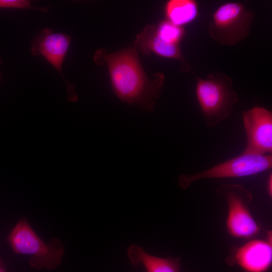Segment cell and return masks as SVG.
<instances>
[{
  "label": "cell",
  "mask_w": 272,
  "mask_h": 272,
  "mask_svg": "<svg viewBox=\"0 0 272 272\" xmlns=\"http://www.w3.org/2000/svg\"><path fill=\"white\" fill-rule=\"evenodd\" d=\"M267 192L269 197L272 196V175L270 174L267 180Z\"/></svg>",
  "instance_id": "15"
},
{
  "label": "cell",
  "mask_w": 272,
  "mask_h": 272,
  "mask_svg": "<svg viewBox=\"0 0 272 272\" xmlns=\"http://www.w3.org/2000/svg\"><path fill=\"white\" fill-rule=\"evenodd\" d=\"M217 193L227 201L226 227L231 236L250 240L259 234L261 227L250 212L252 195L248 189L240 184L226 183L217 188Z\"/></svg>",
  "instance_id": "4"
},
{
  "label": "cell",
  "mask_w": 272,
  "mask_h": 272,
  "mask_svg": "<svg viewBox=\"0 0 272 272\" xmlns=\"http://www.w3.org/2000/svg\"><path fill=\"white\" fill-rule=\"evenodd\" d=\"M0 8L11 9H36L46 12L42 8H36L31 5V2L26 0H0Z\"/></svg>",
  "instance_id": "14"
},
{
  "label": "cell",
  "mask_w": 272,
  "mask_h": 272,
  "mask_svg": "<svg viewBox=\"0 0 272 272\" xmlns=\"http://www.w3.org/2000/svg\"><path fill=\"white\" fill-rule=\"evenodd\" d=\"M164 14L167 20L183 27L197 18L198 3L195 0H170L165 5Z\"/></svg>",
  "instance_id": "12"
},
{
  "label": "cell",
  "mask_w": 272,
  "mask_h": 272,
  "mask_svg": "<svg viewBox=\"0 0 272 272\" xmlns=\"http://www.w3.org/2000/svg\"><path fill=\"white\" fill-rule=\"evenodd\" d=\"M71 41V38L67 34L54 33L51 29L45 28L32 41L31 53L34 55H41L52 65L63 78L72 94V99H75L74 87L66 81L62 70Z\"/></svg>",
  "instance_id": "8"
},
{
  "label": "cell",
  "mask_w": 272,
  "mask_h": 272,
  "mask_svg": "<svg viewBox=\"0 0 272 272\" xmlns=\"http://www.w3.org/2000/svg\"><path fill=\"white\" fill-rule=\"evenodd\" d=\"M253 11L241 3H225L214 12L209 27L211 37L223 45H235L246 38L254 18Z\"/></svg>",
  "instance_id": "5"
},
{
  "label": "cell",
  "mask_w": 272,
  "mask_h": 272,
  "mask_svg": "<svg viewBox=\"0 0 272 272\" xmlns=\"http://www.w3.org/2000/svg\"><path fill=\"white\" fill-rule=\"evenodd\" d=\"M7 240L15 253L30 255L29 264L37 269L56 268L61 263L64 253L60 240L53 238L46 244L25 218L16 225Z\"/></svg>",
  "instance_id": "3"
},
{
  "label": "cell",
  "mask_w": 272,
  "mask_h": 272,
  "mask_svg": "<svg viewBox=\"0 0 272 272\" xmlns=\"http://www.w3.org/2000/svg\"><path fill=\"white\" fill-rule=\"evenodd\" d=\"M229 261L237 263L247 272H265L272 261V233L266 231L264 239H251L233 247Z\"/></svg>",
  "instance_id": "9"
},
{
  "label": "cell",
  "mask_w": 272,
  "mask_h": 272,
  "mask_svg": "<svg viewBox=\"0 0 272 272\" xmlns=\"http://www.w3.org/2000/svg\"><path fill=\"white\" fill-rule=\"evenodd\" d=\"M0 272H7L4 267L3 263H0Z\"/></svg>",
  "instance_id": "16"
},
{
  "label": "cell",
  "mask_w": 272,
  "mask_h": 272,
  "mask_svg": "<svg viewBox=\"0 0 272 272\" xmlns=\"http://www.w3.org/2000/svg\"><path fill=\"white\" fill-rule=\"evenodd\" d=\"M127 255L133 265H143L147 272H180V258L155 256L135 244L129 247Z\"/></svg>",
  "instance_id": "11"
},
{
  "label": "cell",
  "mask_w": 272,
  "mask_h": 272,
  "mask_svg": "<svg viewBox=\"0 0 272 272\" xmlns=\"http://www.w3.org/2000/svg\"><path fill=\"white\" fill-rule=\"evenodd\" d=\"M271 167V154L260 155L241 153L201 172L181 175L179 177L178 184L182 189H186L198 180L249 176L269 170Z\"/></svg>",
  "instance_id": "6"
},
{
  "label": "cell",
  "mask_w": 272,
  "mask_h": 272,
  "mask_svg": "<svg viewBox=\"0 0 272 272\" xmlns=\"http://www.w3.org/2000/svg\"><path fill=\"white\" fill-rule=\"evenodd\" d=\"M93 59L96 63H105L113 92L122 101L135 104L146 111L154 109L164 83L165 76L159 73L153 79L145 74L135 46L113 53L98 50Z\"/></svg>",
  "instance_id": "1"
},
{
  "label": "cell",
  "mask_w": 272,
  "mask_h": 272,
  "mask_svg": "<svg viewBox=\"0 0 272 272\" xmlns=\"http://www.w3.org/2000/svg\"><path fill=\"white\" fill-rule=\"evenodd\" d=\"M134 46L144 54L152 53L179 61L181 63V70L184 73L192 71L183 57L180 45L165 41L158 34L156 26L149 25L146 26L137 36Z\"/></svg>",
  "instance_id": "10"
},
{
  "label": "cell",
  "mask_w": 272,
  "mask_h": 272,
  "mask_svg": "<svg viewBox=\"0 0 272 272\" xmlns=\"http://www.w3.org/2000/svg\"><path fill=\"white\" fill-rule=\"evenodd\" d=\"M195 77L196 97L205 124L214 127L229 116L238 100L232 79L221 72L212 73L206 78Z\"/></svg>",
  "instance_id": "2"
},
{
  "label": "cell",
  "mask_w": 272,
  "mask_h": 272,
  "mask_svg": "<svg viewBox=\"0 0 272 272\" xmlns=\"http://www.w3.org/2000/svg\"><path fill=\"white\" fill-rule=\"evenodd\" d=\"M0 263H3L2 259L0 258Z\"/></svg>",
  "instance_id": "17"
},
{
  "label": "cell",
  "mask_w": 272,
  "mask_h": 272,
  "mask_svg": "<svg viewBox=\"0 0 272 272\" xmlns=\"http://www.w3.org/2000/svg\"><path fill=\"white\" fill-rule=\"evenodd\" d=\"M158 34L167 42L180 45L185 35L183 27L178 26L166 19L156 26Z\"/></svg>",
  "instance_id": "13"
},
{
  "label": "cell",
  "mask_w": 272,
  "mask_h": 272,
  "mask_svg": "<svg viewBox=\"0 0 272 272\" xmlns=\"http://www.w3.org/2000/svg\"><path fill=\"white\" fill-rule=\"evenodd\" d=\"M246 144L242 154H271L272 112L256 106L242 113Z\"/></svg>",
  "instance_id": "7"
}]
</instances>
